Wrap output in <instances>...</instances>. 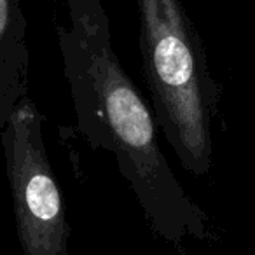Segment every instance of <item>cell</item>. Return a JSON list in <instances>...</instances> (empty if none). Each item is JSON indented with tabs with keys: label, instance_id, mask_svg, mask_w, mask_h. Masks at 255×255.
<instances>
[{
	"label": "cell",
	"instance_id": "cell-4",
	"mask_svg": "<svg viewBox=\"0 0 255 255\" xmlns=\"http://www.w3.org/2000/svg\"><path fill=\"white\" fill-rule=\"evenodd\" d=\"M30 53L21 0H0V129L28 96Z\"/></svg>",
	"mask_w": 255,
	"mask_h": 255
},
{
	"label": "cell",
	"instance_id": "cell-2",
	"mask_svg": "<svg viewBox=\"0 0 255 255\" xmlns=\"http://www.w3.org/2000/svg\"><path fill=\"white\" fill-rule=\"evenodd\" d=\"M143 79L157 129L185 171L203 177L213 164L212 126L219 86L201 37L182 0H136Z\"/></svg>",
	"mask_w": 255,
	"mask_h": 255
},
{
	"label": "cell",
	"instance_id": "cell-1",
	"mask_svg": "<svg viewBox=\"0 0 255 255\" xmlns=\"http://www.w3.org/2000/svg\"><path fill=\"white\" fill-rule=\"evenodd\" d=\"M68 25L56 23L63 72L77 129L95 150H107L135 192L149 227L175 250L208 240L206 213L175 177L157 140V124L112 46L102 0H67Z\"/></svg>",
	"mask_w": 255,
	"mask_h": 255
},
{
	"label": "cell",
	"instance_id": "cell-3",
	"mask_svg": "<svg viewBox=\"0 0 255 255\" xmlns=\"http://www.w3.org/2000/svg\"><path fill=\"white\" fill-rule=\"evenodd\" d=\"M12 213L23 255H68L70 226L47 157L42 114L23 98L0 129Z\"/></svg>",
	"mask_w": 255,
	"mask_h": 255
}]
</instances>
